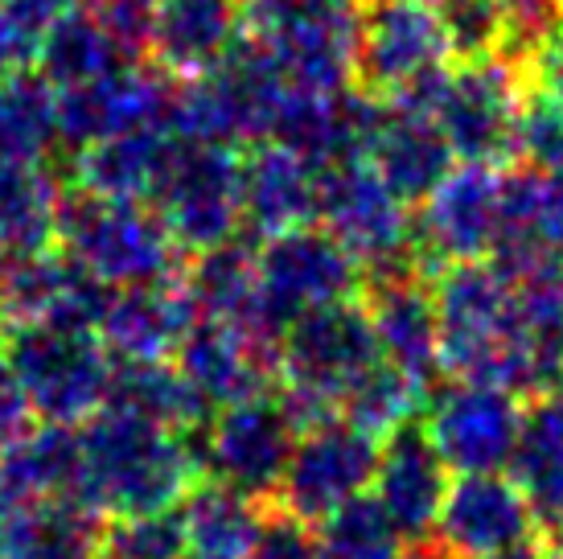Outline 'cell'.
Here are the masks:
<instances>
[{
  "mask_svg": "<svg viewBox=\"0 0 563 559\" xmlns=\"http://www.w3.org/2000/svg\"><path fill=\"white\" fill-rule=\"evenodd\" d=\"M297 440V412L288 407L280 387H267L251 399L219 407L206 419V428L198 432V452H202L206 478L267 502L280 494Z\"/></svg>",
  "mask_w": 563,
  "mask_h": 559,
  "instance_id": "cell-11",
  "label": "cell"
},
{
  "mask_svg": "<svg viewBox=\"0 0 563 559\" xmlns=\"http://www.w3.org/2000/svg\"><path fill=\"white\" fill-rule=\"evenodd\" d=\"M362 559H449L437 544H395L383 547L375 556H362Z\"/></svg>",
  "mask_w": 563,
  "mask_h": 559,
  "instance_id": "cell-44",
  "label": "cell"
},
{
  "mask_svg": "<svg viewBox=\"0 0 563 559\" xmlns=\"http://www.w3.org/2000/svg\"><path fill=\"white\" fill-rule=\"evenodd\" d=\"M501 165H473L456 161L453 173L440 182L411 215L416 227V260L428 272V264H473L489 260L494 234H498V210H501Z\"/></svg>",
  "mask_w": 563,
  "mask_h": 559,
  "instance_id": "cell-15",
  "label": "cell"
},
{
  "mask_svg": "<svg viewBox=\"0 0 563 559\" xmlns=\"http://www.w3.org/2000/svg\"><path fill=\"white\" fill-rule=\"evenodd\" d=\"M111 407H124L132 416L186 436H198L206 419L214 416L177 362H115Z\"/></svg>",
  "mask_w": 563,
  "mask_h": 559,
  "instance_id": "cell-36",
  "label": "cell"
},
{
  "mask_svg": "<svg viewBox=\"0 0 563 559\" xmlns=\"http://www.w3.org/2000/svg\"><path fill=\"white\" fill-rule=\"evenodd\" d=\"M0 350L33 419L42 424L82 428L111 404L115 358L99 329L9 326Z\"/></svg>",
  "mask_w": 563,
  "mask_h": 559,
  "instance_id": "cell-5",
  "label": "cell"
},
{
  "mask_svg": "<svg viewBox=\"0 0 563 559\" xmlns=\"http://www.w3.org/2000/svg\"><path fill=\"white\" fill-rule=\"evenodd\" d=\"M383 362L366 300H342L300 317L276 342V387L300 428L338 416L345 395Z\"/></svg>",
  "mask_w": 563,
  "mask_h": 559,
  "instance_id": "cell-4",
  "label": "cell"
},
{
  "mask_svg": "<svg viewBox=\"0 0 563 559\" xmlns=\"http://www.w3.org/2000/svg\"><path fill=\"white\" fill-rule=\"evenodd\" d=\"M551 544H555V547H560V551H563V527L555 530V539H551Z\"/></svg>",
  "mask_w": 563,
  "mask_h": 559,
  "instance_id": "cell-47",
  "label": "cell"
},
{
  "mask_svg": "<svg viewBox=\"0 0 563 559\" xmlns=\"http://www.w3.org/2000/svg\"><path fill=\"white\" fill-rule=\"evenodd\" d=\"M4 326H9V321H4V313H0V333H4Z\"/></svg>",
  "mask_w": 563,
  "mask_h": 559,
  "instance_id": "cell-50",
  "label": "cell"
},
{
  "mask_svg": "<svg viewBox=\"0 0 563 559\" xmlns=\"http://www.w3.org/2000/svg\"><path fill=\"white\" fill-rule=\"evenodd\" d=\"M440 313V371L453 383H489L518 395H543L522 329L515 280L494 260L449 264L432 276Z\"/></svg>",
  "mask_w": 563,
  "mask_h": 559,
  "instance_id": "cell-2",
  "label": "cell"
},
{
  "mask_svg": "<svg viewBox=\"0 0 563 559\" xmlns=\"http://www.w3.org/2000/svg\"><path fill=\"white\" fill-rule=\"evenodd\" d=\"M489 260L510 280L563 267V206L548 169H534V165L506 169Z\"/></svg>",
  "mask_w": 563,
  "mask_h": 559,
  "instance_id": "cell-20",
  "label": "cell"
},
{
  "mask_svg": "<svg viewBox=\"0 0 563 559\" xmlns=\"http://www.w3.org/2000/svg\"><path fill=\"white\" fill-rule=\"evenodd\" d=\"M518 161L534 169H563V70L551 63L527 66V99L518 120Z\"/></svg>",
  "mask_w": 563,
  "mask_h": 559,
  "instance_id": "cell-38",
  "label": "cell"
},
{
  "mask_svg": "<svg viewBox=\"0 0 563 559\" xmlns=\"http://www.w3.org/2000/svg\"><path fill=\"white\" fill-rule=\"evenodd\" d=\"M111 288L82 272L66 251L9 260L0 272V313L9 326H79L99 329Z\"/></svg>",
  "mask_w": 563,
  "mask_h": 559,
  "instance_id": "cell-18",
  "label": "cell"
},
{
  "mask_svg": "<svg viewBox=\"0 0 563 559\" xmlns=\"http://www.w3.org/2000/svg\"><path fill=\"white\" fill-rule=\"evenodd\" d=\"M317 527L325 535L333 559H362V556L383 551V547L404 544L399 530L391 527L387 511L378 506L375 494H362V497H354V502H345L342 511H333L325 523H317Z\"/></svg>",
  "mask_w": 563,
  "mask_h": 559,
  "instance_id": "cell-39",
  "label": "cell"
},
{
  "mask_svg": "<svg viewBox=\"0 0 563 559\" xmlns=\"http://www.w3.org/2000/svg\"><path fill=\"white\" fill-rule=\"evenodd\" d=\"M456 63L506 54V13L498 0H444L437 4Z\"/></svg>",
  "mask_w": 563,
  "mask_h": 559,
  "instance_id": "cell-40",
  "label": "cell"
},
{
  "mask_svg": "<svg viewBox=\"0 0 563 559\" xmlns=\"http://www.w3.org/2000/svg\"><path fill=\"white\" fill-rule=\"evenodd\" d=\"M510 478L534 506L548 539H555L563 527V395L543 391L527 399Z\"/></svg>",
  "mask_w": 563,
  "mask_h": 559,
  "instance_id": "cell-32",
  "label": "cell"
},
{
  "mask_svg": "<svg viewBox=\"0 0 563 559\" xmlns=\"http://www.w3.org/2000/svg\"><path fill=\"white\" fill-rule=\"evenodd\" d=\"M103 559H186V539H181L177 511L111 523Z\"/></svg>",
  "mask_w": 563,
  "mask_h": 559,
  "instance_id": "cell-41",
  "label": "cell"
},
{
  "mask_svg": "<svg viewBox=\"0 0 563 559\" xmlns=\"http://www.w3.org/2000/svg\"><path fill=\"white\" fill-rule=\"evenodd\" d=\"M378 449H383V440L362 432L358 424H350L345 416H329L300 428L276 506L300 514L309 523H325L345 502L371 494L378 473Z\"/></svg>",
  "mask_w": 563,
  "mask_h": 559,
  "instance_id": "cell-14",
  "label": "cell"
},
{
  "mask_svg": "<svg viewBox=\"0 0 563 559\" xmlns=\"http://www.w3.org/2000/svg\"><path fill=\"white\" fill-rule=\"evenodd\" d=\"M63 182L49 165L0 161V255L25 260L58 248Z\"/></svg>",
  "mask_w": 563,
  "mask_h": 559,
  "instance_id": "cell-33",
  "label": "cell"
},
{
  "mask_svg": "<svg viewBox=\"0 0 563 559\" xmlns=\"http://www.w3.org/2000/svg\"><path fill=\"white\" fill-rule=\"evenodd\" d=\"M551 182H555V194H560V206H563V169L551 173Z\"/></svg>",
  "mask_w": 563,
  "mask_h": 559,
  "instance_id": "cell-46",
  "label": "cell"
},
{
  "mask_svg": "<svg viewBox=\"0 0 563 559\" xmlns=\"http://www.w3.org/2000/svg\"><path fill=\"white\" fill-rule=\"evenodd\" d=\"M136 54H128L120 46V37L87 9L75 4L70 13H63L54 21V30L46 33V42L37 50V75L46 78L54 91H70L82 83L111 75L115 66L132 63Z\"/></svg>",
  "mask_w": 563,
  "mask_h": 559,
  "instance_id": "cell-34",
  "label": "cell"
},
{
  "mask_svg": "<svg viewBox=\"0 0 563 559\" xmlns=\"http://www.w3.org/2000/svg\"><path fill=\"white\" fill-rule=\"evenodd\" d=\"M4 264H9V260H4V255H0V272H4Z\"/></svg>",
  "mask_w": 563,
  "mask_h": 559,
  "instance_id": "cell-51",
  "label": "cell"
},
{
  "mask_svg": "<svg viewBox=\"0 0 563 559\" xmlns=\"http://www.w3.org/2000/svg\"><path fill=\"white\" fill-rule=\"evenodd\" d=\"M449 473L453 469L444 465L423 419L404 424L399 432L383 440L371 494L378 497V506L387 511L404 544H432V530H437L449 485H453Z\"/></svg>",
  "mask_w": 563,
  "mask_h": 559,
  "instance_id": "cell-19",
  "label": "cell"
},
{
  "mask_svg": "<svg viewBox=\"0 0 563 559\" xmlns=\"http://www.w3.org/2000/svg\"><path fill=\"white\" fill-rule=\"evenodd\" d=\"M321 206V169L276 140H260L243 153V231L260 243L313 227Z\"/></svg>",
  "mask_w": 563,
  "mask_h": 559,
  "instance_id": "cell-25",
  "label": "cell"
},
{
  "mask_svg": "<svg viewBox=\"0 0 563 559\" xmlns=\"http://www.w3.org/2000/svg\"><path fill=\"white\" fill-rule=\"evenodd\" d=\"M432 4H444V0H432Z\"/></svg>",
  "mask_w": 563,
  "mask_h": 559,
  "instance_id": "cell-52",
  "label": "cell"
},
{
  "mask_svg": "<svg viewBox=\"0 0 563 559\" xmlns=\"http://www.w3.org/2000/svg\"><path fill=\"white\" fill-rule=\"evenodd\" d=\"M354 78L383 103L423 108L453 63V42L432 0H358Z\"/></svg>",
  "mask_w": 563,
  "mask_h": 559,
  "instance_id": "cell-6",
  "label": "cell"
},
{
  "mask_svg": "<svg viewBox=\"0 0 563 559\" xmlns=\"http://www.w3.org/2000/svg\"><path fill=\"white\" fill-rule=\"evenodd\" d=\"M527 99V66L494 54L444 70L428 111L449 136L456 161L501 165L518 156V120Z\"/></svg>",
  "mask_w": 563,
  "mask_h": 559,
  "instance_id": "cell-9",
  "label": "cell"
},
{
  "mask_svg": "<svg viewBox=\"0 0 563 559\" xmlns=\"http://www.w3.org/2000/svg\"><path fill=\"white\" fill-rule=\"evenodd\" d=\"M548 559H563V551H560L555 544H551V556H548Z\"/></svg>",
  "mask_w": 563,
  "mask_h": 559,
  "instance_id": "cell-49",
  "label": "cell"
},
{
  "mask_svg": "<svg viewBox=\"0 0 563 559\" xmlns=\"http://www.w3.org/2000/svg\"><path fill=\"white\" fill-rule=\"evenodd\" d=\"M548 539L527 494L510 473H465L449 485L432 544L449 559H477Z\"/></svg>",
  "mask_w": 563,
  "mask_h": 559,
  "instance_id": "cell-16",
  "label": "cell"
},
{
  "mask_svg": "<svg viewBox=\"0 0 563 559\" xmlns=\"http://www.w3.org/2000/svg\"><path fill=\"white\" fill-rule=\"evenodd\" d=\"M63 144V111L58 91L37 70H4L0 75V161L46 165Z\"/></svg>",
  "mask_w": 563,
  "mask_h": 559,
  "instance_id": "cell-35",
  "label": "cell"
},
{
  "mask_svg": "<svg viewBox=\"0 0 563 559\" xmlns=\"http://www.w3.org/2000/svg\"><path fill=\"white\" fill-rule=\"evenodd\" d=\"M358 0H243V37L305 91L358 87Z\"/></svg>",
  "mask_w": 563,
  "mask_h": 559,
  "instance_id": "cell-7",
  "label": "cell"
},
{
  "mask_svg": "<svg viewBox=\"0 0 563 559\" xmlns=\"http://www.w3.org/2000/svg\"><path fill=\"white\" fill-rule=\"evenodd\" d=\"M177 83L153 63L115 66L111 75L58 91V111H63V144L66 149H91L99 140L136 132V128L169 124V108Z\"/></svg>",
  "mask_w": 563,
  "mask_h": 559,
  "instance_id": "cell-17",
  "label": "cell"
},
{
  "mask_svg": "<svg viewBox=\"0 0 563 559\" xmlns=\"http://www.w3.org/2000/svg\"><path fill=\"white\" fill-rule=\"evenodd\" d=\"M82 482L79 497L120 523L144 514H173L202 482L198 436L161 428L153 419L132 416L124 407H103L79 428Z\"/></svg>",
  "mask_w": 563,
  "mask_h": 559,
  "instance_id": "cell-1",
  "label": "cell"
},
{
  "mask_svg": "<svg viewBox=\"0 0 563 559\" xmlns=\"http://www.w3.org/2000/svg\"><path fill=\"white\" fill-rule=\"evenodd\" d=\"M317 222L362 264L366 280L395 272H423L416 260L411 206L395 198L366 156L333 161L321 169Z\"/></svg>",
  "mask_w": 563,
  "mask_h": 559,
  "instance_id": "cell-8",
  "label": "cell"
},
{
  "mask_svg": "<svg viewBox=\"0 0 563 559\" xmlns=\"http://www.w3.org/2000/svg\"><path fill=\"white\" fill-rule=\"evenodd\" d=\"M103 514L79 494L21 497L0 506V559H103Z\"/></svg>",
  "mask_w": 563,
  "mask_h": 559,
  "instance_id": "cell-27",
  "label": "cell"
},
{
  "mask_svg": "<svg viewBox=\"0 0 563 559\" xmlns=\"http://www.w3.org/2000/svg\"><path fill=\"white\" fill-rule=\"evenodd\" d=\"M366 309L375 321L383 362L399 366L423 387H437L440 371V313L428 272H395L366 280Z\"/></svg>",
  "mask_w": 563,
  "mask_h": 559,
  "instance_id": "cell-21",
  "label": "cell"
},
{
  "mask_svg": "<svg viewBox=\"0 0 563 559\" xmlns=\"http://www.w3.org/2000/svg\"><path fill=\"white\" fill-rule=\"evenodd\" d=\"M181 284L202 317L247 329L260 342L276 346V333L264 313V293H260V255L251 243L235 239V243H222L202 255H189Z\"/></svg>",
  "mask_w": 563,
  "mask_h": 559,
  "instance_id": "cell-28",
  "label": "cell"
},
{
  "mask_svg": "<svg viewBox=\"0 0 563 559\" xmlns=\"http://www.w3.org/2000/svg\"><path fill=\"white\" fill-rule=\"evenodd\" d=\"M58 251L111 293L177 280L186 272V251L177 248L157 206L141 198H103L82 186L63 194Z\"/></svg>",
  "mask_w": 563,
  "mask_h": 559,
  "instance_id": "cell-3",
  "label": "cell"
},
{
  "mask_svg": "<svg viewBox=\"0 0 563 559\" xmlns=\"http://www.w3.org/2000/svg\"><path fill=\"white\" fill-rule=\"evenodd\" d=\"M551 556V539H534L527 547H510V551H494V556H477V559H548Z\"/></svg>",
  "mask_w": 563,
  "mask_h": 559,
  "instance_id": "cell-45",
  "label": "cell"
},
{
  "mask_svg": "<svg viewBox=\"0 0 563 559\" xmlns=\"http://www.w3.org/2000/svg\"><path fill=\"white\" fill-rule=\"evenodd\" d=\"M148 202L189 255L235 243L243 231V156L239 149L173 140V153Z\"/></svg>",
  "mask_w": 563,
  "mask_h": 559,
  "instance_id": "cell-10",
  "label": "cell"
},
{
  "mask_svg": "<svg viewBox=\"0 0 563 559\" xmlns=\"http://www.w3.org/2000/svg\"><path fill=\"white\" fill-rule=\"evenodd\" d=\"M198 321L202 313L177 276L111 293L99 338L115 362H173Z\"/></svg>",
  "mask_w": 563,
  "mask_h": 559,
  "instance_id": "cell-22",
  "label": "cell"
},
{
  "mask_svg": "<svg viewBox=\"0 0 563 559\" xmlns=\"http://www.w3.org/2000/svg\"><path fill=\"white\" fill-rule=\"evenodd\" d=\"M251 559H333V551L317 523L284 511V506H267V523Z\"/></svg>",
  "mask_w": 563,
  "mask_h": 559,
  "instance_id": "cell-42",
  "label": "cell"
},
{
  "mask_svg": "<svg viewBox=\"0 0 563 559\" xmlns=\"http://www.w3.org/2000/svg\"><path fill=\"white\" fill-rule=\"evenodd\" d=\"M186 559H251L267 523V502L235 485L202 478L177 506Z\"/></svg>",
  "mask_w": 563,
  "mask_h": 559,
  "instance_id": "cell-29",
  "label": "cell"
},
{
  "mask_svg": "<svg viewBox=\"0 0 563 559\" xmlns=\"http://www.w3.org/2000/svg\"><path fill=\"white\" fill-rule=\"evenodd\" d=\"M255 255H260L264 313L276 342H280L284 329L300 321V317L329 309V305H342V300H358L366 293L362 264L321 222L264 239L255 248Z\"/></svg>",
  "mask_w": 563,
  "mask_h": 559,
  "instance_id": "cell-12",
  "label": "cell"
},
{
  "mask_svg": "<svg viewBox=\"0 0 563 559\" xmlns=\"http://www.w3.org/2000/svg\"><path fill=\"white\" fill-rule=\"evenodd\" d=\"M82 436L63 424H30L0 449V506L21 497L79 494Z\"/></svg>",
  "mask_w": 563,
  "mask_h": 559,
  "instance_id": "cell-30",
  "label": "cell"
},
{
  "mask_svg": "<svg viewBox=\"0 0 563 559\" xmlns=\"http://www.w3.org/2000/svg\"><path fill=\"white\" fill-rule=\"evenodd\" d=\"M527 416V395L489 383H449L428 395L423 428L456 478L510 473Z\"/></svg>",
  "mask_w": 563,
  "mask_h": 559,
  "instance_id": "cell-13",
  "label": "cell"
},
{
  "mask_svg": "<svg viewBox=\"0 0 563 559\" xmlns=\"http://www.w3.org/2000/svg\"><path fill=\"white\" fill-rule=\"evenodd\" d=\"M30 424H33V412H30V404H25L21 387H16L9 362H4V350H0V449H4L9 440H16Z\"/></svg>",
  "mask_w": 563,
  "mask_h": 559,
  "instance_id": "cell-43",
  "label": "cell"
},
{
  "mask_svg": "<svg viewBox=\"0 0 563 559\" xmlns=\"http://www.w3.org/2000/svg\"><path fill=\"white\" fill-rule=\"evenodd\" d=\"M243 0H157L144 54L173 83L206 75L239 46Z\"/></svg>",
  "mask_w": 563,
  "mask_h": 559,
  "instance_id": "cell-23",
  "label": "cell"
},
{
  "mask_svg": "<svg viewBox=\"0 0 563 559\" xmlns=\"http://www.w3.org/2000/svg\"><path fill=\"white\" fill-rule=\"evenodd\" d=\"M437 387H423L411 374H404L391 362H378L375 371L362 379L358 387L345 395V404L338 416H345L350 424H358L362 432H371L375 440H387L391 432H399L404 424L423 419L428 395Z\"/></svg>",
  "mask_w": 563,
  "mask_h": 559,
  "instance_id": "cell-37",
  "label": "cell"
},
{
  "mask_svg": "<svg viewBox=\"0 0 563 559\" xmlns=\"http://www.w3.org/2000/svg\"><path fill=\"white\" fill-rule=\"evenodd\" d=\"M173 128L153 124L136 132H120L75 153V186L103 194V198H141L148 202L161 182V169L173 153Z\"/></svg>",
  "mask_w": 563,
  "mask_h": 559,
  "instance_id": "cell-31",
  "label": "cell"
},
{
  "mask_svg": "<svg viewBox=\"0 0 563 559\" xmlns=\"http://www.w3.org/2000/svg\"><path fill=\"white\" fill-rule=\"evenodd\" d=\"M173 362L210 404V412L251 399L276 383V346L260 342L255 333L239 326L210 321V317L189 329Z\"/></svg>",
  "mask_w": 563,
  "mask_h": 559,
  "instance_id": "cell-24",
  "label": "cell"
},
{
  "mask_svg": "<svg viewBox=\"0 0 563 559\" xmlns=\"http://www.w3.org/2000/svg\"><path fill=\"white\" fill-rule=\"evenodd\" d=\"M366 161L391 186L395 198L420 206L432 189L453 173L456 153L440 132L437 116L407 103H383L375 136L366 144Z\"/></svg>",
  "mask_w": 563,
  "mask_h": 559,
  "instance_id": "cell-26",
  "label": "cell"
},
{
  "mask_svg": "<svg viewBox=\"0 0 563 559\" xmlns=\"http://www.w3.org/2000/svg\"><path fill=\"white\" fill-rule=\"evenodd\" d=\"M551 391H555V395H563V371H560V379H555V387H551Z\"/></svg>",
  "mask_w": 563,
  "mask_h": 559,
  "instance_id": "cell-48",
  "label": "cell"
}]
</instances>
